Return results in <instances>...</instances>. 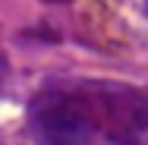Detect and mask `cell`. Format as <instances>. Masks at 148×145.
<instances>
[{"label":"cell","instance_id":"cell-1","mask_svg":"<svg viewBox=\"0 0 148 145\" xmlns=\"http://www.w3.org/2000/svg\"><path fill=\"white\" fill-rule=\"evenodd\" d=\"M41 145H148V101L104 82L47 85L32 107Z\"/></svg>","mask_w":148,"mask_h":145},{"label":"cell","instance_id":"cell-2","mask_svg":"<svg viewBox=\"0 0 148 145\" xmlns=\"http://www.w3.org/2000/svg\"><path fill=\"white\" fill-rule=\"evenodd\" d=\"M47 3H66V0H47Z\"/></svg>","mask_w":148,"mask_h":145}]
</instances>
